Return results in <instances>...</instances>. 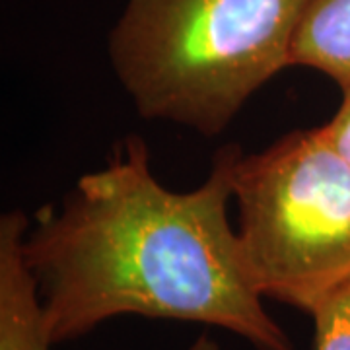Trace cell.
Wrapping results in <instances>:
<instances>
[{
    "mask_svg": "<svg viewBox=\"0 0 350 350\" xmlns=\"http://www.w3.org/2000/svg\"><path fill=\"white\" fill-rule=\"evenodd\" d=\"M239 154L224 146L199 187L177 193L154 177L146 142L129 137L57 213L38 216L24 253L55 345L140 315L218 327L255 350H296L250 284L228 218Z\"/></svg>",
    "mask_w": 350,
    "mask_h": 350,
    "instance_id": "1",
    "label": "cell"
},
{
    "mask_svg": "<svg viewBox=\"0 0 350 350\" xmlns=\"http://www.w3.org/2000/svg\"><path fill=\"white\" fill-rule=\"evenodd\" d=\"M306 0H126L109 59L142 119L218 137L292 66Z\"/></svg>",
    "mask_w": 350,
    "mask_h": 350,
    "instance_id": "2",
    "label": "cell"
},
{
    "mask_svg": "<svg viewBox=\"0 0 350 350\" xmlns=\"http://www.w3.org/2000/svg\"><path fill=\"white\" fill-rule=\"evenodd\" d=\"M232 191L241 262L262 300L312 315L350 284V162L325 126L239 154Z\"/></svg>",
    "mask_w": 350,
    "mask_h": 350,
    "instance_id": "3",
    "label": "cell"
},
{
    "mask_svg": "<svg viewBox=\"0 0 350 350\" xmlns=\"http://www.w3.org/2000/svg\"><path fill=\"white\" fill-rule=\"evenodd\" d=\"M29 230L20 211L0 218V350H49L45 308L24 253Z\"/></svg>",
    "mask_w": 350,
    "mask_h": 350,
    "instance_id": "4",
    "label": "cell"
},
{
    "mask_svg": "<svg viewBox=\"0 0 350 350\" xmlns=\"http://www.w3.org/2000/svg\"><path fill=\"white\" fill-rule=\"evenodd\" d=\"M292 66L313 68L350 88V0H306L292 43Z\"/></svg>",
    "mask_w": 350,
    "mask_h": 350,
    "instance_id": "5",
    "label": "cell"
},
{
    "mask_svg": "<svg viewBox=\"0 0 350 350\" xmlns=\"http://www.w3.org/2000/svg\"><path fill=\"white\" fill-rule=\"evenodd\" d=\"M313 350H350V284L310 315Z\"/></svg>",
    "mask_w": 350,
    "mask_h": 350,
    "instance_id": "6",
    "label": "cell"
},
{
    "mask_svg": "<svg viewBox=\"0 0 350 350\" xmlns=\"http://www.w3.org/2000/svg\"><path fill=\"white\" fill-rule=\"evenodd\" d=\"M323 126H325L329 138L333 140V144L350 162V88L342 92V101H340L338 109L331 117V121Z\"/></svg>",
    "mask_w": 350,
    "mask_h": 350,
    "instance_id": "7",
    "label": "cell"
},
{
    "mask_svg": "<svg viewBox=\"0 0 350 350\" xmlns=\"http://www.w3.org/2000/svg\"><path fill=\"white\" fill-rule=\"evenodd\" d=\"M187 350H220V347H218V342H216L214 338L208 337V335H200Z\"/></svg>",
    "mask_w": 350,
    "mask_h": 350,
    "instance_id": "8",
    "label": "cell"
}]
</instances>
